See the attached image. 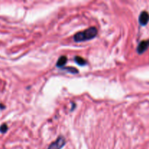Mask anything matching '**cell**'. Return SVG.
<instances>
[{"mask_svg": "<svg viewBox=\"0 0 149 149\" xmlns=\"http://www.w3.org/2000/svg\"><path fill=\"white\" fill-rule=\"evenodd\" d=\"M97 33V29L95 27H90L82 31L78 32L74 36V40L77 42L90 40L95 37Z\"/></svg>", "mask_w": 149, "mask_h": 149, "instance_id": "6da1fadb", "label": "cell"}, {"mask_svg": "<svg viewBox=\"0 0 149 149\" xmlns=\"http://www.w3.org/2000/svg\"><path fill=\"white\" fill-rule=\"evenodd\" d=\"M65 144V139L64 137L59 136L54 142L49 146L47 149H61Z\"/></svg>", "mask_w": 149, "mask_h": 149, "instance_id": "7a4b0ae2", "label": "cell"}, {"mask_svg": "<svg viewBox=\"0 0 149 149\" xmlns=\"http://www.w3.org/2000/svg\"><path fill=\"white\" fill-rule=\"evenodd\" d=\"M149 47V40H143L138 45L137 47V52L139 54H142Z\"/></svg>", "mask_w": 149, "mask_h": 149, "instance_id": "3957f363", "label": "cell"}, {"mask_svg": "<svg viewBox=\"0 0 149 149\" xmlns=\"http://www.w3.org/2000/svg\"><path fill=\"white\" fill-rule=\"evenodd\" d=\"M149 21V14L148 12L143 11L139 16V23L141 26H145Z\"/></svg>", "mask_w": 149, "mask_h": 149, "instance_id": "277c9868", "label": "cell"}, {"mask_svg": "<svg viewBox=\"0 0 149 149\" xmlns=\"http://www.w3.org/2000/svg\"><path fill=\"white\" fill-rule=\"evenodd\" d=\"M67 62V58L65 56H61V58L58 59V62H57L56 65L59 68H63V66L65 65V64Z\"/></svg>", "mask_w": 149, "mask_h": 149, "instance_id": "5b68a950", "label": "cell"}, {"mask_svg": "<svg viewBox=\"0 0 149 149\" xmlns=\"http://www.w3.org/2000/svg\"><path fill=\"white\" fill-rule=\"evenodd\" d=\"M74 61H76V63H77L78 65H84L86 63H87V61H86L84 58H81V57L79 56L75 57Z\"/></svg>", "mask_w": 149, "mask_h": 149, "instance_id": "8992f818", "label": "cell"}, {"mask_svg": "<svg viewBox=\"0 0 149 149\" xmlns=\"http://www.w3.org/2000/svg\"><path fill=\"white\" fill-rule=\"evenodd\" d=\"M7 130H8V127H7V124H2L0 126V132L1 133H5V132H7Z\"/></svg>", "mask_w": 149, "mask_h": 149, "instance_id": "52a82bcc", "label": "cell"}]
</instances>
